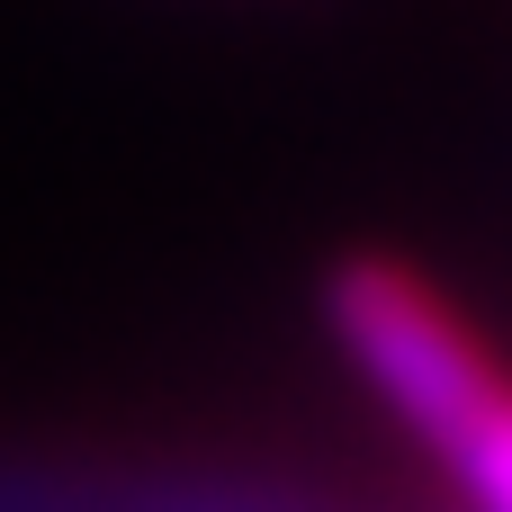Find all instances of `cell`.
Masks as SVG:
<instances>
[{"instance_id": "obj_1", "label": "cell", "mask_w": 512, "mask_h": 512, "mask_svg": "<svg viewBox=\"0 0 512 512\" xmlns=\"http://www.w3.org/2000/svg\"><path fill=\"white\" fill-rule=\"evenodd\" d=\"M324 315L378 405L441 459L459 512H512V378L477 351V333L396 261L333 270Z\"/></svg>"}, {"instance_id": "obj_2", "label": "cell", "mask_w": 512, "mask_h": 512, "mask_svg": "<svg viewBox=\"0 0 512 512\" xmlns=\"http://www.w3.org/2000/svg\"><path fill=\"white\" fill-rule=\"evenodd\" d=\"M0 512H342V504L279 486V477H243V468H135V459L0 450Z\"/></svg>"}]
</instances>
